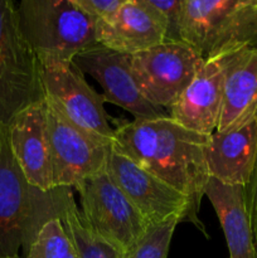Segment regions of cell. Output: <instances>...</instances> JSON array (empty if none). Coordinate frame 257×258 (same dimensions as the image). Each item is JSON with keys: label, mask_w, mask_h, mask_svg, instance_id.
<instances>
[{"label": "cell", "mask_w": 257, "mask_h": 258, "mask_svg": "<svg viewBox=\"0 0 257 258\" xmlns=\"http://www.w3.org/2000/svg\"><path fill=\"white\" fill-rule=\"evenodd\" d=\"M208 141L209 136L188 130L166 116L118 126L111 146L185 196L190 204L189 222L208 238L198 217L209 180L204 156Z\"/></svg>", "instance_id": "cell-1"}, {"label": "cell", "mask_w": 257, "mask_h": 258, "mask_svg": "<svg viewBox=\"0 0 257 258\" xmlns=\"http://www.w3.org/2000/svg\"><path fill=\"white\" fill-rule=\"evenodd\" d=\"M75 201L72 188L42 190L32 185L20 169L9 141L7 125H0V258L27 257L43 227L62 219Z\"/></svg>", "instance_id": "cell-2"}, {"label": "cell", "mask_w": 257, "mask_h": 258, "mask_svg": "<svg viewBox=\"0 0 257 258\" xmlns=\"http://www.w3.org/2000/svg\"><path fill=\"white\" fill-rule=\"evenodd\" d=\"M17 13L20 32L40 64L72 63L98 44L96 23L72 0H23Z\"/></svg>", "instance_id": "cell-3"}, {"label": "cell", "mask_w": 257, "mask_h": 258, "mask_svg": "<svg viewBox=\"0 0 257 258\" xmlns=\"http://www.w3.org/2000/svg\"><path fill=\"white\" fill-rule=\"evenodd\" d=\"M180 40L204 59L257 48V0H181Z\"/></svg>", "instance_id": "cell-4"}, {"label": "cell", "mask_w": 257, "mask_h": 258, "mask_svg": "<svg viewBox=\"0 0 257 258\" xmlns=\"http://www.w3.org/2000/svg\"><path fill=\"white\" fill-rule=\"evenodd\" d=\"M43 100L40 63L20 32L17 3L0 0V125Z\"/></svg>", "instance_id": "cell-5"}, {"label": "cell", "mask_w": 257, "mask_h": 258, "mask_svg": "<svg viewBox=\"0 0 257 258\" xmlns=\"http://www.w3.org/2000/svg\"><path fill=\"white\" fill-rule=\"evenodd\" d=\"M75 189L86 226L122 252L133 247L150 227L106 170L85 179Z\"/></svg>", "instance_id": "cell-6"}, {"label": "cell", "mask_w": 257, "mask_h": 258, "mask_svg": "<svg viewBox=\"0 0 257 258\" xmlns=\"http://www.w3.org/2000/svg\"><path fill=\"white\" fill-rule=\"evenodd\" d=\"M45 100L88 138L112 145L115 130L108 122L103 93H98L85 80L73 63L40 64Z\"/></svg>", "instance_id": "cell-7"}, {"label": "cell", "mask_w": 257, "mask_h": 258, "mask_svg": "<svg viewBox=\"0 0 257 258\" xmlns=\"http://www.w3.org/2000/svg\"><path fill=\"white\" fill-rule=\"evenodd\" d=\"M203 63L204 58L186 43L164 40L131 55V72L141 93L166 110L178 101Z\"/></svg>", "instance_id": "cell-8"}, {"label": "cell", "mask_w": 257, "mask_h": 258, "mask_svg": "<svg viewBox=\"0 0 257 258\" xmlns=\"http://www.w3.org/2000/svg\"><path fill=\"white\" fill-rule=\"evenodd\" d=\"M47 131L54 188H75L85 179L106 170L111 145L88 138L48 101Z\"/></svg>", "instance_id": "cell-9"}, {"label": "cell", "mask_w": 257, "mask_h": 258, "mask_svg": "<svg viewBox=\"0 0 257 258\" xmlns=\"http://www.w3.org/2000/svg\"><path fill=\"white\" fill-rule=\"evenodd\" d=\"M106 173L150 226L171 217L190 218L189 199L111 146Z\"/></svg>", "instance_id": "cell-10"}, {"label": "cell", "mask_w": 257, "mask_h": 258, "mask_svg": "<svg viewBox=\"0 0 257 258\" xmlns=\"http://www.w3.org/2000/svg\"><path fill=\"white\" fill-rule=\"evenodd\" d=\"M72 63L83 75L92 76L100 83L106 102L128 111L136 121L169 116L141 93L131 72V54L96 44L76 55Z\"/></svg>", "instance_id": "cell-11"}, {"label": "cell", "mask_w": 257, "mask_h": 258, "mask_svg": "<svg viewBox=\"0 0 257 258\" xmlns=\"http://www.w3.org/2000/svg\"><path fill=\"white\" fill-rule=\"evenodd\" d=\"M233 50L204 59L190 85L169 108V117L202 135L216 133L223 105L227 59Z\"/></svg>", "instance_id": "cell-12"}, {"label": "cell", "mask_w": 257, "mask_h": 258, "mask_svg": "<svg viewBox=\"0 0 257 258\" xmlns=\"http://www.w3.org/2000/svg\"><path fill=\"white\" fill-rule=\"evenodd\" d=\"M13 154L32 185L50 190L52 163L47 131V101L43 100L20 111L8 125Z\"/></svg>", "instance_id": "cell-13"}, {"label": "cell", "mask_w": 257, "mask_h": 258, "mask_svg": "<svg viewBox=\"0 0 257 258\" xmlns=\"http://www.w3.org/2000/svg\"><path fill=\"white\" fill-rule=\"evenodd\" d=\"M97 43L116 52L135 54L165 40L163 18L146 0H126L108 23H96Z\"/></svg>", "instance_id": "cell-14"}, {"label": "cell", "mask_w": 257, "mask_h": 258, "mask_svg": "<svg viewBox=\"0 0 257 258\" xmlns=\"http://www.w3.org/2000/svg\"><path fill=\"white\" fill-rule=\"evenodd\" d=\"M257 120V48L243 47L228 55L223 105L217 133L238 130Z\"/></svg>", "instance_id": "cell-15"}, {"label": "cell", "mask_w": 257, "mask_h": 258, "mask_svg": "<svg viewBox=\"0 0 257 258\" xmlns=\"http://www.w3.org/2000/svg\"><path fill=\"white\" fill-rule=\"evenodd\" d=\"M204 156L209 178L246 186L256 163L257 120L238 130L212 134Z\"/></svg>", "instance_id": "cell-16"}, {"label": "cell", "mask_w": 257, "mask_h": 258, "mask_svg": "<svg viewBox=\"0 0 257 258\" xmlns=\"http://www.w3.org/2000/svg\"><path fill=\"white\" fill-rule=\"evenodd\" d=\"M204 197L209 199L218 217L226 237L229 258H257L244 186L227 185L217 179L209 178Z\"/></svg>", "instance_id": "cell-17"}, {"label": "cell", "mask_w": 257, "mask_h": 258, "mask_svg": "<svg viewBox=\"0 0 257 258\" xmlns=\"http://www.w3.org/2000/svg\"><path fill=\"white\" fill-rule=\"evenodd\" d=\"M60 222L75 246L78 258H123L125 252L101 238L86 226L75 201L68 206Z\"/></svg>", "instance_id": "cell-18"}, {"label": "cell", "mask_w": 257, "mask_h": 258, "mask_svg": "<svg viewBox=\"0 0 257 258\" xmlns=\"http://www.w3.org/2000/svg\"><path fill=\"white\" fill-rule=\"evenodd\" d=\"M179 222L181 218L175 216L163 223L150 226L146 233L125 252L123 258H166Z\"/></svg>", "instance_id": "cell-19"}, {"label": "cell", "mask_w": 257, "mask_h": 258, "mask_svg": "<svg viewBox=\"0 0 257 258\" xmlns=\"http://www.w3.org/2000/svg\"><path fill=\"white\" fill-rule=\"evenodd\" d=\"M25 258H78V256L62 222L54 219L43 227Z\"/></svg>", "instance_id": "cell-20"}, {"label": "cell", "mask_w": 257, "mask_h": 258, "mask_svg": "<svg viewBox=\"0 0 257 258\" xmlns=\"http://www.w3.org/2000/svg\"><path fill=\"white\" fill-rule=\"evenodd\" d=\"M154 10L160 14L165 24V40L181 42L180 40V17L181 0H146Z\"/></svg>", "instance_id": "cell-21"}, {"label": "cell", "mask_w": 257, "mask_h": 258, "mask_svg": "<svg viewBox=\"0 0 257 258\" xmlns=\"http://www.w3.org/2000/svg\"><path fill=\"white\" fill-rule=\"evenodd\" d=\"M126 0H72L95 23H108L116 17Z\"/></svg>", "instance_id": "cell-22"}, {"label": "cell", "mask_w": 257, "mask_h": 258, "mask_svg": "<svg viewBox=\"0 0 257 258\" xmlns=\"http://www.w3.org/2000/svg\"><path fill=\"white\" fill-rule=\"evenodd\" d=\"M244 197H246L247 211L251 219L252 231H253L254 238H257V156L251 178L247 185L244 186Z\"/></svg>", "instance_id": "cell-23"}, {"label": "cell", "mask_w": 257, "mask_h": 258, "mask_svg": "<svg viewBox=\"0 0 257 258\" xmlns=\"http://www.w3.org/2000/svg\"><path fill=\"white\" fill-rule=\"evenodd\" d=\"M254 246H256V257H257V238H254Z\"/></svg>", "instance_id": "cell-24"}, {"label": "cell", "mask_w": 257, "mask_h": 258, "mask_svg": "<svg viewBox=\"0 0 257 258\" xmlns=\"http://www.w3.org/2000/svg\"><path fill=\"white\" fill-rule=\"evenodd\" d=\"M7 258H24V257H22V256H13V257H7Z\"/></svg>", "instance_id": "cell-25"}]
</instances>
